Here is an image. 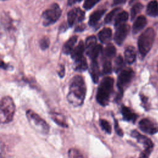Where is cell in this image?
Listing matches in <instances>:
<instances>
[{"label": "cell", "instance_id": "cell-1", "mask_svg": "<svg viewBox=\"0 0 158 158\" xmlns=\"http://www.w3.org/2000/svg\"><path fill=\"white\" fill-rule=\"evenodd\" d=\"M86 91V88L83 77L80 75L75 76L71 81L67 95L69 102L74 106H81L84 101Z\"/></svg>", "mask_w": 158, "mask_h": 158}, {"label": "cell", "instance_id": "cell-2", "mask_svg": "<svg viewBox=\"0 0 158 158\" xmlns=\"http://www.w3.org/2000/svg\"><path fill=\"white\" fill-rule=\"evenodd\" d=\"M114 80L110 77H104L101 81L96 93V101L102 106L108 104L114 90Z\"/></svg>", "mask_w": 158, "mask_h": 158}, {"label": "cell", "instance_id": "cell-3", "mask_svg": "<svg viewBox=\"0 0 158 158\" xmlns=\"http://www.w3.org/2000/svg\"><path fill=\"white\" fill-rule=\"evenodd\" d=\"M15 112V106L12 98L9 96L3 97L0 101V123L10 122Z\"/></svg>", "mask_w": 158, "mask_h": 158}, {"label": "cell", "instance_id": "cell-4", "mask_svg": "<svg viewBox=\"0 0 158 158\" xmlns=\"http://www.w3.org/2000/svg\"><path fill=\"white\" fill-rule=\"evenodd\" d=\"M155 37V32L152 28H148L139 36L138 41V50L142 57H144L149 52Z\"/></svg>", "mask_w": 158, "mask_h": 158}, {"label": "cell", "instance_id": "cell-5", "mask_svg": "<svg viewBox=\"0 0 158 158\" xmlns=\"http://www.w3.org/2000/svg\"><path fill=\"white\" fill-rule=\"evenodd\" d=\"M26 116L29 124L38 133L46 135L49 133V126L48 123L39 115L32 110L28 109L26 112Z\"/></svg>", "mask_w": 158, "mask_h": 158}, {"label": "cell", "instance_id": "cell-6", "mask_svg": "<svg viewBox=\"0 0 158 158\" xmlns=\"http://www.w3.org/2000/svg\"><path fill=\"white\" fill-rule=\"evenodd\" d=\"M133 77L134 72L130 68L123 70L119 74L117 82V86L118 88V93L115 97V101L117 102L120 101L122 99L124 88L130 83Z\"/></svg>", "mask_w": 158, "mask_h": 158}, {"label": "cell", "instance_id": "cell-7", "mask_svg": "<svg viewBox=\"0 0 158 158\" xmlns=\"http://www.w3.org/2000/svg\"><path fill=\"white\" fill-rule=\"evenodd\" d=\"M62 10L59 5L56 3L52 4L42 14L43 25L46 27L55 23L60 18Z\"/></svg>", "mask_w": 158, "mask_h": 158}, {"label": "cell", "instance_id": "cell-8", "mask_svg": "<svg viewBox=\"0 0 158 158\" xmlns=\"http://www.w3.org/2000/svg\"><path fill=\"white\" fill-rule=\"evenodd\" d=\"M138 126L143 132L149 135H154L158 132V125L148 118L141 119L139 122Z\"/></svg>", "mask_w": 158, "mask_h": 158}, {"label": "cell", "instance_id": "cell-9", "mask_svg": "<svg viewBox=\"0 0 158 158\" xmlns=\"http://www.w3.org/2000/svg\"><path fill=\"white\" fill-rule=\"evenodd\" d=\"M85 14L80 8H73L67 14V22L70 27H72L76 22H82L85 19Z\"/></svg>", "mask_w": 158, "mask_h": 158}, {"label": "cell", "instance_id": "cell-10", "mask_svg": "<svg viewBox=\"0 0 158 158\" xmlns=\"http://www.w3.org/2000/svg\"><path fill=\"white\" fill-rule=\"evenodd\" d=\"M130 25L123 23L117 27L115 35L114 41L118 45L122 44L130 31Z\"/></svg>", "mask_w": 158, "mask_h": 158}, {"label": "cell", "instance_id": "cell-11", "mask_svg": "<svg viewBox=\"0 0 158 158\" xmlns=\"http://www.w3.org/2000/svg\"><path fill=\"white\" fill-rule=\"evenodd\" d=\"M131 135L135 138L138 141V142L142 144L144 146V149L154 148V144L152 140L147 136L139 133L138 131L133 130L131 132Z\"/></svg>", "mask_w": 158, "mask_h": 158}, {"label": "cell", "instance_id": "cell-12", "mask_svg": "<svg viewBox=\"0 0 158 158\" xmlns=\"http://www.w3.org/2000/svg\"><path fill=\"white\" fill-rule=\"evenodd\" d=\"M147 24V19L144 15H139L137 17L133 25V33H137L140 31Z\"/></svg>", "mask_w": 158, "mask_h": 158}, {"label": "cell", "instance_id": "cell-13", "mask_svg": "<svg viewBox=\"0 0 158 158\" xmlns=\"http://www.w3.org/2000/svg\"><path fill=\"white\" fill-rule=\"evenodd\" d=\"M121 112L123 118L127 121L135 122L137 119L138 115L136 114L127 106H123L122 107Z\"/></svg>", "mask_w": 158, "mask_h": 158}, {"label": "cell", "instance_id": "cell-14", "mask_svg": "<svg viewBox=\"0 0 158 158\" xmlns=\"http://www.w3.org/2000/svg\"><path fill=\"white\" fill-rule=\"evenodd\" d=\"M90 73L93 82L95 83H98L99 80V77L100 75L98 60H91L90 67Z\"/></svg>", "mask_w": 158, "mask_h": 158}, {"label": "cell", "instance_id": "cell-15", "mask_svg": "<svg viewBox=\"0 0 158 158\" xmlns=\"http://www.w3.org/2000/svg\"><path fill=\"white\" fill-rule=\"evenodd\" d=\"M85 50V45L82 41H80L78 45L73 49L71 52L72 58L75 60L83 57V52Z\"/></svg>", "mask_w": 158, "mask_h": 158}, {"label": "cell", "instance_id": "cell-16", "mask_svg": "<svg viewBox=\"0 0 158 158\" xmlns=\"http://www.w3.org/2000/svg\"><path fill=\"white\" fill-rule=\"evenodd\" d=\"M106 10V9H99V10H97L93 12L89 17V22H88L89 26L93 27V26L96 25L98 23V22H99V20L102 17V15L105 13Z\"/></svg>", "mask_w": 158, "mask_h": 158}, {"label": "cell", "instance_id": "cell-17", "mask_svg": "<svg viewBox=\"0 0 158 158\" xmlns=\"http://www.w3.org/2000/svg\"><path fill=\"white\" fill-rule=\"evenodd\" d=\"M50 117L56 124H57L60 127H62L64 128H67L68 127L65 117L61 114H59L56 112H51L50 113Z\"/></svg>", "mask_w": 158, "mask_h": 158}, {"label": "cell", "instance_id": "cell-18", "mask_svg": "<svg viewBox=\"0 0 158 158\" xmlns=\"http://www.w3.org/2000/svg\"><path fill=\"white\" fill-rule=\"evenodd\" d=\"M98 37L102 43H107L112 38V30L109 28H104L98 33Z\"/></svg>", "mask_w": 158, "mask_h": 158}, {"label": "cell", "instance_id": "cell-19", "mask_svg": "<svg viewBox=\"0 0 158 158\" xmlns=\"http://www.w3.org/2000/svg\"><path fill=\"white\" fill-rule=\"evenodd\" d=\"M78 37L77 36H73L70 37L64 44L62 49V51L65 54H69L72 52L73 46L77 41Z\"/></svg>", "mask_w": 158, "mask_h": 158}, {"label": "cell", "instance_id": "cell-20", "mask_svg": "<svg viewBox=\"0 0 158 158\" xmlns=\"http://www.w3.org/2000/svg\"><path fill=\"white\" fill-rule=\"evenodd\" d=\"M136 51L133 46H128L125 51V59L127 64H133L136 59Z\"/></svg>", "mask_w": 158, "mask_h": 158}, {"label": "cell", "instance_id": "cell-21", "mask_svg": "<svg viewBox=\"0 0 158 158\" xmlns=\"http://www.w3.org/2000/svg\"><path fill=\"white\" fill-rule=\"evenodd\" d=\"M146 13L151 17L158 15V2L156 0L150 1L146 7Z\"/></svg>", "mask_w": 158, "mask_h": 158}, {"label": "cell", "instance_id": "cell-22", "mask_svg": "<svg viewBox=\"0 0 158 158\" xmlns=\"http://www.w3.org/2000/svg\"><path fill=\"white\" fill-rule=\"evenodd\" d=\"M128 19V14L126 11H122L117 14V15L115 17V22H114V26L115 28L120 26L122 24H123L125 22L127 21Z\"/></svg>", "mask_w": 158, "mask_h": 158}, {"label": "cell", "instance_id": "cell-23", "mask_svg": "<svg viewBox=\"0 0 158 158\" xmlns=\"http://www.w3.org/2000/svg\"><path fill=\"white\" fill-rule=\"evenodd\" d=\"M115 52H116V49L114 46L109 44L106 46V48H105L103 52L102 59L111 60L112 58L115 56Z\"/></svg>", "mask_w": 158, "mask_h": 158}, {"label": "cell", "instance_id": "cell-24", "mask_svg": "<svg viewBox=\"0 0 158 158\" xmlns=\"http://www.w3.org/2000/svg\"><path fill=\"white\" fill-rule=\"evenodd\" d=\"M75 61V70L77 71H85L88 68V64L85 57H82Z\"/></svg>", "mask_w": 158, "mask_h": 158}, {"label": "cell", "instance_id": "cell-25", "mask_svg": "<svg viewBox=\"0 0 158 158\" xmlns=\"http://www.w3.org/2000/svg\"><path fill=\"white\" fill-rule=\"evenodd\" d=\"M96 38L94 35L90 36L86 39V51L88 56L92 49L96 46Z\"/></svg>", "mask_w": 158, "mask_h": 158}, {"label": "cell", "instance_id": "cell-26", "mask_svg": "<svg viewBox=\"0 0 158 158\" xmlns=\"http://www.w3.org/2000/svg\"><path fill=\"white\" fill-rule=\"evenodd\" d=\"M102 51V47L101 44H96V46L92 49L90 53L88 54V56L90 57L91 60H98V58L99 54Z\"/></svg>", "mask_w": 158, "mask_h": 158}, {"label": "cell", "instance_id": "cell-27", "mask_svg": "<svg viewBox=\"0 0 158 158\" xmlns=\"http://www.w3.org/2000/svg\"><path fill=\"white\" fill-rule=\"evenodd\" d=\"M102 75H106L110 74L112 73V63L110 59H102Z\"/></svg>", "mask_w": 158, "mask_h": 158}, {"label": "cell", "instance_id": "cell-28", "mask_svg": "<svg viewBox=\"0 0 158 158\" xmlns=\"http://www.w3.org/2000/svg\"><path fill=\"white\" fill-rule=\"evenodd\" d=\"M123 65H124V62H123V57L120 55H118L116 57L114 61V72L115 73H118V72H120L121 69L123 68Z\"/></svg>", "mask_w": 158, "mask_h": 158}, {"label": "cell", "instance_id": "cell-29", "mask_svg": "<svg viewBox=\"0 0 158 158\" xmlns=\"http://www.w3.org/2000/svg\"><path fill=\"white\" fill-rule=\"evenodd\" d=\"M143 7V6L141 3H136L135 4L132 8L130 10V16H131V20H133L136 15L142 10Z\"/></svg>", "mask_w": 158, "mask_h": 158}, {"label": "cell", "instance_id": "cell-30", "mask_svg": "<svg viewBox=\"0 0 158 158\" xmlns=\"http://www.w3.org/2000/svg\"><path fill=\"white\" fill-rule=\"evenodd\" d=\"M121 10V9L120 7H116L115 9H114L113 10H112L109 13H108L105 19H104V23H110L113 19L115 17V16L117 14H118V12Z\"/></svg>", "mask_w": 158, "mask_h": 158}, {"label": "cell", "instance_id": "cell-31", "mask_svg": "<svg viewBox=\"0 0 158 158\" xmlns=\"http://www.w3.org/2000/svg\"><path fill=\"white\" fill-rule=\"evenodd\" d=\"M99 124L100 126L102 127V130H104L108 134H110L112 132V127L110 125L109 122L104 119H100L99 120Z\"/></svg>", "mask_w": 158, "mask_h": 158}, {"label": "cell", "instance_id": "cell-32", "mask_svg": "<svg viewBox=\"0 0 158 158\" xmlns=\"http://www.w3.org/2000/svg\"><path fill=\"white\" fill-rule=\"evenodd\" d=\"M69 158H84L82 154L75 148H70L68 152Z\"/></svg>", "mask_w": 158, "mask_h": 158}, {"label": "cell", "instance_id": "cell-33", "mask_svg": "<svg viewBox=\"0 0 158 158\" xmlns=\"http://www.w3.org/2000/svg\"><path fill=\"white\" fill-rule=\"evenodd\" d=\"M100 0H85L83 4V7L86 10L93 8Z\"/></svg>", "mask_w": 158, "mask_h": 158}, {"label": "cell", "instance_id": "cell-34", "mask_svg": "<svg viewBox=\"0 0 158 158\" xmlns=\"http://www.w3.org/2000/svg\"><path fill=\"white\" fill-rule=\"evenodd\" d=\"M153 148H146L139 154L138 158H149Z\"/></svg>", "mask_w": 158, "mask_h": 158}, {"label": "cell", "instance_id": "cell-35", "mask_svg": "<svg viewBox=\"0 0 158 158\" xmlns=\"http://www.w3.org/2000/svg\"><path fill=\"white\" fill-rule=\"evenodd\" d=\"M49 45V40L47 37H44L43 38H42L40 40V48L43 50L47 49L48 48Z\"/></svg>", "mask_w": 158, "mask_h": 158}, {"label": "cell", "instance_id": "cell-36", "mask_svg": "<svg viewBox=\"0 0 158 158\" xmlns=\"http://www.w3.org/2000/svg\"><path fill=\"white\" fill-rule=\"evenodd\" d=\"M114 128H115V130L118 136H122L123 135V131L122 129L120 127L118 121L116 119H114Z\"/></svg>", "mask_w": 158, "mask_h": 158}, {"label": "cell", "instance_id": "cell-37", "mask_svg": "<svg viewBox=\"0 0 158 158\" xmlns=\"http://www.w3.org/2000/svg\"><path fill=\"white\" fill-rule=\"evenodd\" d=\"M85 28V25L83 24H81V25H80L78 26H77L75 28V31H82L83 30H84Z\"/></svg>", "mask_w": 158, "mask_h": 158}, {"label": "cell", "instance_id": "cell-38", "mask_svg": "<svg viewBox=\"0 0 158 158\" xmlns=\"http://www.w3.org/2000/svg\"><path fill=\"white\" fill-rule=\"evenodd\" d=\"M127 0H114L113 1V4L114 6H116V5H119V4H123L126 2Z\"/></svg>", "mask_w": 158, "mask_h": 158}, {"label": "cell", "instance_id": "cell-39", "mask_svg": "<svg viewBox=\"0 0 158 158\" xmlns=\"http://www.w3.org/2000/svg\"><path fill=\"white\" fill-rule=\"evenodd\" d=\"M64 74H65V69H64V66L62 65V66H61L60 69L59 71V75L60 77H63Z\"/></svg>", "mask_w": 158, "mask_h": 158}, {"label": "cell", "instance_id": "cell-40", "mask_svg": "<svg viewBox=\"0 0 158 158\" xmlns=\"http://www.w3.org/2000/svg\"><path fill=\"white\" fill-rule=\"evenodd\" d=\"M141 99L142 101V102L144 103V104L145 105V108H146V104L148 102V99L146 96H143V95H141Z\"/></svg>", "mask_w": 158, "mask_h": 158}, {"label": "cell", "instance_id": "cell-41", "mask_svg": "<svg viewBox=\"0 0 158 158\" xmlns=\"http://www.w3.org/2000/svg\"><path fill=\"white\" fill-rule=\"evenodd\" d=\"M0 67L4 69H7L9 68V65L4 63L3 61L1 60L0 61Z\"/></svg>", "mask_w": 158, "mask_h": 158}, {"label": "cell", "instance_id": "cell-42", "mask_svg": "<svg viewBox=\"0 0 158 158\" xmlns=\"http://www.w3.org/2000/svg\"><path fill=\"white\" fill-rule=\"evenodd\" d=\"M137 1V0H130V4L133 3V2H134L135 1Z\"/></svg>", "mask_w": 158, "mask_h": 158}, {"label": "cell", "instance_id": "cell-43", "mask_svg": "<svg viewBox=\"0 0 158 158\" xmlns=\"http://www.w3.org/2000/svg\"><path fill=\"white\" fill-rule=\"evenodd\" d=\"M75 1V2H80V1H81V0H74Z\"/></svg>", "mask_w": 158, "mask_h": 158}]
</instances>
